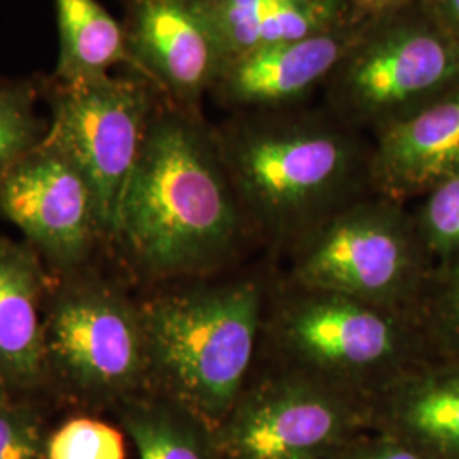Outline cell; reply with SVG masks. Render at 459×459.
<instances>
[{"label":"cell","instance_id":"1","mask_svg":"<svg viewBox=\"0 0 459 459\" xmlns=\"http://www.w3.org/2000/svg\"><path fill=\"white\" fill-rule=\"evenodd\" d=\"M250 237L216 132L162 96L111 242L145 278L196 281L230 267Z\"/></svg>","mask_w":459,"mask_h":459},{"label":"cell","instance_id":"2","mask_svg":"<svg viewBox=\"0 0 459 459\" xmlns=\"http://www.w3.org/2000/svg\"><path fill=\"white\" fill-rule=\"evenodd\" d=\"M214 132L252 235L271 247L373 193V145L335 116L254 111Z\"/></svg>","mask_w":459,"mask_h":459},{"label":"cell","instance_id":"3","mask_svg":"<svg viewBox=\"0 0 459 459\" xmlns=\"http://www.w3.org/2000/svg\"><path fill=\"white\" fill-rule=\"evenodd\" d=\"M271 281H206L142 303L147 333L148 394L214 430L237 403L263 352Z\"/></svg>","mask_w":459,"mask_h":459},{"label":"cell","instance_id":"4","mask_svg":"<svg viewBox=\"0 0 459 459\" xmlns=\"http://www.w3.org/2000/svg\"><path fill=\"white\" fill-rule=\"evenodd\" d=\"M430 356L411 312L271 281L261 362L316 379L373 405Z\"/></svg>","mask_w":459,"mask_h":459},{"label":"cell","instance_id":"5","mask_svg":"<svg viewBox=\"0 0 459 459\" xmlns=\"http://www.w3.org/2000/svg\"><path fill=\"white\" fill-rule=\"evenodd\" d=\"M290 282L411 312L432 259L403 203L369 193L298 238Z\"/></svg>","mask_w":459,"mask_h":459},{"label":"cell","instance_id":"6","mask_svg":"<svg viewBox=\"0 0 459 459\" xmlns=\"http://www.w3.org/2000/svg\"><path fill=\"white\" fill-rule=\"evenodd\" d=\"M49 381L91 405L121 407L148 394L142 303L106 279L70 278L47 303Z\"/></svg>","mask_w":459,"mask_h":459},{"label":"cell","instance_id":"7","mask_svg":"<svg viewBox=\"0 0 459 459\" xmlns=\"http://www.w3.org/2000/svg\"><path fill=\"white\" fill-rule=\"evenodd\" d=\"M402 9L369 19L327 81L332 113L352 130L379 132L459 87L458 38Z\"/></svg>","mask_w":459,"mask_h":459},{"label":"cell","instance_id":"8","mask_svg":"<svg viewBox=\"0 0 459 459\" xmlns=\"http://www.w3.org/2000/svg\"><path fill=\"white\" fill-rule=\"evenodd\" d=\"M371 427L368 402L259 361L213 439L223 459H335Z\"/></svg>","mask_w":459,"mask_h":459},{"label":"cell","instance_id":"9","mask_svg":"<svg viewBox=\"0 0 459 459\" xmlns=\"http://www.w3.org/2000/svg\"><path fill=\"white\" fill-rule=\"evenodd\" d=\"M41 96L49 111L45 142L65 153L91 184L102 240L111 242L125 187L162 94L128 72L85 83L43 77Z\"/></svg>","mask_w":459,"mask_h":459},{"label":"cell","instance_id":"10","mask_svg":"<svg viewBox=\"0 0 459 459\" xmlns=\"http://www.w3.org/2000/svg\"><path fill=\"white\" fill-rule=\"evenodd\" d=\"M0 214L65 274H75L102 240L91 184L45 140L0 182Z\"/></svg>","mask_w":459,"mask_h":459},{"label":"cell","instance_id":"11","mask_svg":"<svg viewBox=\"0 0 459 459\" xmlns=\"http://www.w3.org/2000/svg\"><path fill=\"white\" fill-rule=\"evenodd\" d=\"M130 72L170 102L199 111L229 58L203 0H126Z\"/></svg>","mask_w":459,"mask_h":459},{"label":"cell","instance_id":"12","mask_svg":"<svg viewBox=\"0 0 459 459\" xmlns=\"http://www.w3.org/2000/svg\"><path fill=\"white\" fill-rule=\"evenodd\" d=\"M369 19L358 17L330 33L244 53L225 65L212 94L230 108L252 111L282 109L299 102L330 79Z\"/></svg>","mask_w":459,"mask_h":459},{"label":"cell","instance_id":"13","mask_svg":"<svg viewBox=\"0 0 459 459\" xmlns=\"http://www.w3.org/2000/svg\"><path fill=\"white\" fill-rule=\"evenodd\" d=\"M459 174V87L377 132L371 187L403 203Z\"/></svg>","mask_w":459,"mask_h":459},{"label":"cell","instance_id":"14","mask_svg":"<svg viewBox=\"0 0 459 459\" xmlns=\"http://www.w3.org/2000/svg\"><path fill=\"white\" fill-rule=\"evenodd\" d=\"M47 288L33 247L0 235V394H33L49 381Z\"/></svg>","mask_w":459,"mask_h":459},{"label":"cell","instance_id":"15","mask_svg":"<svg viewBox=\"0 0 459 459\" xmlns=\"http://www.w3.org/2000/svg\"><path fill=\"white\" fill-rule=\"evenodd\" d=\"M373 427L432 459H459V364L429 358L371 405Z\"/></svg>","mask_w":459,"mask_h":459},{"label":"cell","instance_id":"16","mask_svg":"<svg viewBox=\"0 0 459 459\" xmlns=\"http://www.w3.org/2000/svg\"><path fill=\"white\" fill-rule=\"evenodd\" d=\"M60 55L51 75L62 83L96 82L111 68L133 62L125 24L117 22L98 0H53Z\"/></svg>","mask_w":459,"mask_h":459},{"label":"cell","instance_id":"17","mask_svg":"<svg viewBox=\"0 0 459 459\" xmlns=\"http://www.w3.org/2000/svg\"><path fill=\"white\" fill-rule=\"evenodd\" d=\"M119 413L140 459H223L212 429L157 394L130 400Z\"/></svg>","mask_w":459,"mask_h":459},{"label":"cell","instance_id":"18","mask_svg":"<svg viewBox=\"0 0 459 459\" xmlns=\"http://www.w3.org/2000/svg\"><path fill=\"white\" fill-rule=\"evenodd\" d=\"M411 313L430 356L459 364V255L432 263Z\"/></svg>","mask_w":459,"mask_h":459},{"label":"cell","instance_id":"19","mask_svg":"<svg viewBox=\"0 0 459 459\" xmlns=\"http://www.w3.org/2000/svg\"><path fill=\"white\" fill-rule=\"evenodd\" d=\"M41 94L43 77L0 79V182L47 136L48 121L36 109Z\"/></svg>","mask_w":459,"mask_h":459},{"label":"cell","instance_id":"20","mask_svg":"<svg viewBox=\"0 0 459 459\" xmlns=\"http://www.w3.org/2000/svg\"><path fill=\"white\" fill-rule=\"evenodd\" d=\"M358 17L349 0H291L264 22L257 48L330 33Z\"/></svg>","mask_w":459,"mask_h":459},{"label":"cell","instance_id":"21","mask_svg":"<svg viewBox=\"0 0 459 459\" xmlns=\"http://www.w3.org/2000/svg\"><path fill=\"white\" fill-rule=\"evenodd\" d=\"M411 216L432 263L459 255V174L427 191Z\"/></svg>","mask_w":459,"mask_h":459},{"label":"cell","instance_id":"22","mask_svg":"<svg viewBox=\"0 0 459 459\" xmlns=\"http://www.w3.org/2000/svg\"><path fill=\"white\" fill-rule=\"evenodd\" d=\"M290 2L291 0H203L229 62L257 48L264 22Z\"/></svg>","mask_w":459,"mask_h":459},{"label":"cell","instance_id":"23","mask_svg":"<svg viewBox=\"0 0 459 459\" xmlns=\"http://www.w3.org/2000/svg\"><path fill=\"white\" fill-rule=\"evenodd\" d=\"M48 459H125L119 429L94 417H74L48 432Z\"/></svg>","mask_w":459,"mask_h":459},{"label":"cell","instance_id":"24","mask_svg":"<svg viewBox=\"0 0 459 459\" xmlns=\"http://www.w3.org/2000/svg\"><path fill=\"white\" fill-rule=\"evenodd\" d=\"M48 430L22 396L0 394V459L47 458Z\"/></svg>","mask_w":459,"mask_h":459},{"label":"cell","instance_id":"25","mask_svg":"<svg viewBox=\"0 0 459 459\" xmlns=\"http://www.w3.org/2000/svg\"><path fill=\"white\" fill-rule=\"evenodd\" d=\"M335 459H432L411 444L371 427L356 437Z\"/></svg>","mask_w":459,"mask_h":459},{"label":"cell","instance_id":"26","mask_svg":"<svg viewBox=\"0 0 459 459\" xmlns=\"http://www.w3.org/2000/svg\"><path fill=\"white\" fill-rule=\"evenodd\" d=\"M358 14L364 17H379L402 9L409 0H349Z\"/></svg>","mask_w":459,"mask_h":459},{"label":"cell","instance_id":"27","mask_svg":"<svg viewBox=\"0 0 459 459\" xmlns=\"http://www.w3.org/2000/svg\"><path fill=\"white\" fill-rule=\"evenodd\" d=\"M443 11L447 30L459 39V0H443Z\"/></svg>","mask_w":459,"mask_h":459}]
</instances>
